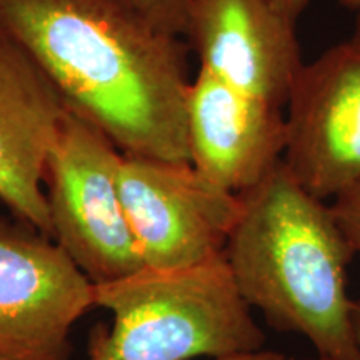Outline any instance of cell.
Listing matches in <instances>:
<instances>
[{"label":"cell","mask_w":360,"mask_h":360,"mask_svg":"<svg viewBox=\"0 0 360 360\" xmlns=\"http://www.w3.org/2000/svg\"><path fill=\"white\" fill-rule=\"evenodd\" d=\"M352 321H354V335H355V345H357V350H359V357H360V300H354Z\"/></svg>","instance_id":"cell-15"},{"label":"cell","mask_w":360,"mask_h":360,"mask_svg":"<svg viewBox=\"0 0 360 360\" xmlns=\"http://www.w3.org/2000/svg\"><path fill=\"white\" fill-rule=\"evenodd\" d=\"M94 283L51 237L0 217V357L69 360Z\"/></svg>","instance_id":"cell-6"},{"label":"cell","mask_w":360,"mask_h":360,"mask_svg":"<svg viewBox=\"0 0 360 360\" xmlns=\"http://www.w3.org/2000/svg\"><path fill=\"white\" fill-rule=\"evenodd\" d=\"M67 107L34 58L0 30V200L52 238L42 191Z\"/></svg>","instance_id":"cell-10"},{"label":"cell","mask_w":360,"mask_h":360,"mask_svg":"<svg viewBox=\"0 0 360 360\" xmlns=\"http://www.w3.org/2000/svg\"><path fill=\"white\" fill-rule=\"evenodd\" d=\"M307 360H330V359H326V357H319V355H317V357H315V359H307Z\"/></svg>","instance_id":"cell-18"},{"label":"cell","mask_w":360,"mask_h":360,"mask_svg":"<svg viewBox=\"0 0 360 360\" xmlns=\"http://www.w3.org/2000/svg\"><path fill=\"white\" fill-rule=\"evenodd\" d=\"M240 199L224 257L242 299L276 330L307 339L319 357L360 360L347 292L354 250L330 205L283 164Z\"/></svg>","instance_id":"cell-2"},{"label":"cell","mask_w":360,"mask_h":360,"mask_svg":"<svg viewBox=\"0 0 360 360\" xmlns=\"http://www.w3.org/2000/svg\"><path fill=\"white\" fill-rule=\"evenodd\" d=\"M186 40L202 69L285 109L304 60L297 22L272 0H191Z\"/></svg>","instance_id":"cell-8"},{"label":"cell","mask_w":360,"mask_h":360,"mask_svg":"<svg viewBox=\"0 0 360 360\" xmlns=\"http://www.w3.org/2000/svg\"><path fill=\"white\" fill-rule=\"evenodd\" d=\"M119 191L143 267L188 269L222 257L240 195L214 186L192 164L122 157Z\"/></svg>","instance_id":"cell-5"},{"label":"cell","mask_w":360,"mask_h":360,"mask_svg":"<svg viewBox=\"0 0 360 360\" xmlns=\"http://www.w3.org/2000/svg\"><path fill=\"white\" fill-rule=\"evenodd\" d=\"M332 200L330 209L340 231L354 254H360V180L337 193Z\"/></svg>","instance_id":"cell-12"},{"label":"cell","mask_w":360,"mask_h":360,"mask_svg":"<svg viewBox=\"0 0 360 360\" xmlns=\"http://www.w3.org/2000/svg\"><path fill=\"white\" fill-rule=\"evenodd\" d=\"M132 2L160 29L186 39L191 0H132Z\"/></svg>","instance_id":"cell-11"},{"label":"cell","mask_w":360,"mask_h":360,"mask_svg":"<svg viewBox=\"0 0 360 360\" xmlns=\"http://www.w3.org/2000/svg\"><path fill=\"white\" fill-rule=\"evenodd\" d=\"M215 360H292L287 357V355L278 354L276 350H255V352H245V354H237L231 355V357H222Z\"/></svg>","instance_id":"cell-14"},{"label":"cell","mask_w":360,"mask_h":360,"mask_svg":"<svg viewBox=\"0 0 360 360\" xmlns=\"http://www.w3.org/2000/svg\"><path fill=\"white\" fill-rule=\"evenodd\" d=\"M186 117L192 167L225 192L242 195L282 164L285 109L240 92L202 67L188 87Z\"/></svg>","instance_id":"cell-9"},{"label":"cell","mask_w":360,"mask_h":360,"mask_svg":"<svg viewBox=\"0 0 360 360\" xmlns=\"http://www.w3.org/2000/svg\"><path fill=\"white\" fill-rule=\"evenodd\" d=\"M337 2H339L340 6L350 8V11H357L360 7V0H337Z\"/></svg>","instance_id":"cell-17"},{"label":"cell","mask_w":360,"mask_h":360,"mask_svg":"<svg viewBox=\"0 0 360 360\" xmlns=\"http://www.w3.org/2000/svg\"><path fill=\"white\" fill-rule=\"evenodd\" d=\"M0 30L122 155L191 164L188 47L132 0H0Z\"/></svg>","instance_id":"cell-1"},{"label":"cell","mask_w":360,"mask_h":360,"mask_svg":"<svg viewBox=\"0 0 360 360\" xmlns=\"http://www.w3.org/2000/svg\"><path fill=\"white\" fill-rule=\"evenodd\" d=\"M0 360H8V359H6V357H0Z\"/></svg>","instance_id":"cell-19"},{"label":"cell","mask_w":360,"mask_h":360,"mask_svg":"<svg viewBox=\"0 0 360 360\" xmlns=\"http://www.w3.org/2000/svg\"><path fill=\"white\" fill-rule=\"evenodd\" d=\"M92 294L114 323L90 332V360H215L265 345L224 255L188 269L142 267L94 283Z\"/></svg>","instance_id":"cell-3"},{"label":"cell","mask_w":360,"mask_h":360,"mask_svg":"<svg viewBox=\"0 0 360 360\" xmlns=\"http://www.w3.org/2000/svg\"><path fill=\"white\" fill-rule=\"evenodd\" d=\"M282 164L321 200L360 180V44L352 39L304 64L285 105Z\"/></svg>","instance_id":"cell-7"},{"label":"cell","mask_w":360,"mask_h":360,"mask_svg":"<svg viewBox=\"0 0 360 360\" xmlns=\"http://www.w3.org/2000/svg\"><path fill=\"white\" fill-rule=\"evenodd\" d=\"M276 4L278 11L285 13L287 17L292 20H299L300 15L307 11L310 0H272Z\"/></svg>","instance_id":"cell-13"},{"label":"cell","mask_w":360,"mask_h":360,"mask_svg":"<svg viewBox=\"0 0 360 360\" xmlns=\"http://www.w3.org/2000/svg\"><path fill=\"white\" fill-rule=\"evenodd\" d=\"M122 152L97 127L67 110L47 160L52 240L92 283L143 267L119 191Z\"/></svg>","instance_id":"cell-4"},{"label":"cell","mask_w":360,"mask_h":360,"mask_svg":"<svg viewBox=\"0 0 360 360\" xmlns=\"http://www.w3.org/2000/svg\"><path fill=\"white\" fill-rule=\"evenodd\" d=\"M355 12V19H354V32L350 35V39L355 40V42L360 44V7Z\"/></svg>","instance_id":"cell-16"}]
</instances>
